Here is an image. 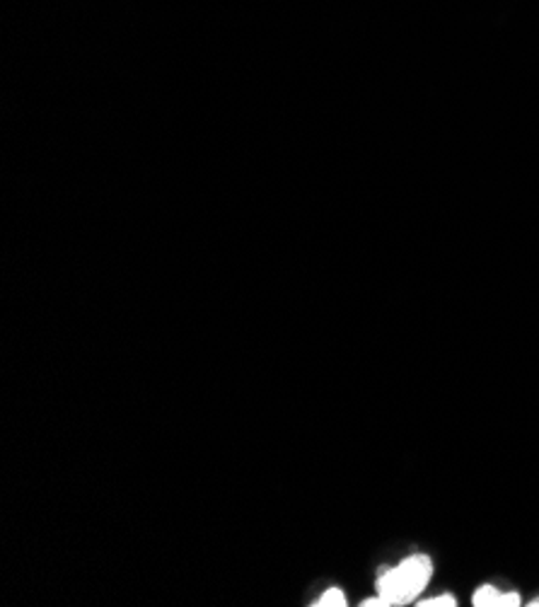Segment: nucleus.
Wrapping results in <instances>:
<instances>
[{"label": "nucleus", "instance_id": "f03ea898", "mask_svg": "<svg viewBox=\"0 0 539 607\" xmlns=\"http://www.w3.org/2000/svg\"><path fill=\"white\" fill-rule=\"evenodd\" d=\"M475 607H518L523 605V595L518 591H499L497 586H481L471 595Z\"/></svg>", "mask_w": 539, "mask_h": 607}, {"label": "nucleus", "instance_id": "20e7f679", "mask_svg": "<svg viewBox=\"0 0 539 607\" xmlns=\"http://www.w3.org/2000/svg\"><path fill=\"white\" fill-rule=\"evenodd\" d=\"M419 607H457V598L453 593H443V595H433V598H419L416 603Z\"/></svg>", "mask_w": 539, "mask_h": 607}, {"label": "nucleus", "instance_id": "f257e3e1", "mask_svg": "<svg viewBox=\"0 0 539 607\" xmlns=\"http://www.w3.org/2000/svg\"><path fill=\"white\" fill-rule=\"evenodd\" d=\"M433 579V559L428 555H412L402 559L400 564L388 567L378 576V595L388 607L409 605L421 598V593L428 588Z\"/></svg>", "mask_w": 539, "mask_h": 607}, {"label": "nucleus", "instance_id": "39448f33", "mask_svg": "<svg viewBox=\"0 0 539 607\" xmlns=\"http://www.w3.org/2000/svg\"><path fill=\"white\" fill-rule=\"evenodd\" d=\"M530 605H532V607H539V598H535Z\"/></svg>", "mask_w": 539, "mask_h": 607}, {"label": "nucleus", "instance_id": "7ed1b4c3", "mask_svg": "<svg viewBox=\"0 0 539 607\" xmlns=\"http://www.w3.org/2000/svg\"><path fill=\"white\" fill-rule=\"evenodd\" d=\"M313 605H317V607H346L348 603H346V593L344 591H341V588H329Z\"/></svg>", "mask_w": 539, "mask_h": 607}]
</instances>
